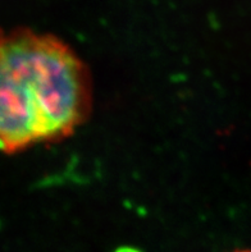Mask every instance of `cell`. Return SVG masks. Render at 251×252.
<instances>
[{
    "mask_svg": "<svg viewBox=\"0 0 251 252\" xmlns=\"http://www.w3.org/2000/svg\"><path fill=\"white\" fill-rule=\"evenodd\" d=\"M92 80L76 51L54 35L4 32L0 44V146L8 155L71 137L89 119Z\"/></svg>",
    "mask_w": 251,
    "mask_h": 252,
    "instance_id": "1",
    "label": "cell"
},
{
    "mask_svg": "<svg viewBox=\"0 0 251 252\" xmlns=\"http://www.w3.org/2000/svg\"><path fill=\"white\" fill-rule=\"evenodd\" d=\"M235 252H251V250H240V251H235Z\"/></svg>",
    "mask_w": 251,
    "mask_h": 252,
    "instance_id": "2",
    "label": "cell"
},
{
    "mask_svg": "<svg viewBox=\"0 0 251 252\" xmlns=\"http://www.w3.org/2000/svg\"><path fill=\"white\" fill-rule=\"evenodd\" d=\"M119 252H136V251H132V250H122V251Z\"/></svg>",
    "mask_w": 251,
    "mask_h": 252,
    "instance_id": "3",
    "label": "cell"
}]
</instances>
